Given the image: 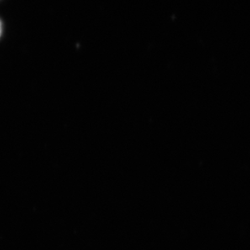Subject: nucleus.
Here are the masks:
<instances>
[{
    "mask_svg": "<svg viewBox=\"0 0 250 250\" xmlns=\"http://www.w3.org/2000/svg\"><path fill=\"white\" fill-rule=\"evenodd\" d=\"M1 33H2V24H1V22H0V35H1Z\"/></svg>",
    "mask_w": 250,
    "mask_h": 250,
    "instance_id": "1",
    "label": "nucleus"
}]
</instances>
